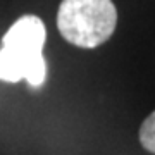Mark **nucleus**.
<instances>
[{
  "mask_svg": "<svg viewBox=\"0 0 155 155\" xmlns=\"http://www.w3.org/2000/svg\"><path fill=\"white\" fill-rule=\"evenodd\" d=\"M47 78V62L43 52L24 54L4 47L0 48V81L17 83L26 79L31 86H41Z\"/></svg>",
  "mask_w": 155,
  "mask_h": 155,
  "instance_id": "obj_2",
  "label": "nucleus"
},
{
  "mask_svg": "<svg viewBox=\"0 0 155 155\" xmlns=\"http://www.w3.org/2000/svg\"><path fill=\"white\" fill-rule=\"evenodd\" d=\"M140 141L143 145V148L150 153L155 152V116L150 114L143 121L140 127Z\"/></svg>",
  "mask_w": 155,
  "mask_h": 155,
  "instance_id": "obj_4",
  "label": "nucleus"
},
{
  "mask_svg": "<svg viewBox=\"0 0 155 155\" xmlns=\"http://www.w3.org/2000/svg\"><path fill=\"white\" fill-rule=\"evenodd\" d=\"M45 40H47V28L43 21L36 16H21L5 31L2 45L24 54H36L43 52Z\"/></svg>",
  "mask_w": 155,
  "mask_h": 155,
  "instance_id": "obj_3",
  "label": "nucleus"
},
{
  "mask_svg": "<svg viewBox=\"0 0 155 155\" xmlns=\"http://www.w3.org/2000/svg\"><path fill=\"white\" fill-rule=\"evenodd\" d=\"M117 26V9L112 0H62L57 28L62 38L79 48L105 43Z\"/></svg>",
  "mask_w": 155,
  "mask_h": 155,
  "instance_id": "obj_1",
  "label": "nucleus"
}]
</instances>
